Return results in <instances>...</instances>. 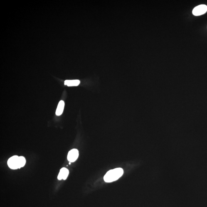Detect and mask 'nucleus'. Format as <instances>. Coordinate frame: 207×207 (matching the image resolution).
<instances>
[{
    "label": "nucleus",
    "mask_w": 207,
    "mask_h": 207,
    "mask_svg": "<svg viewBox=\"0 0 207 207\" xmlns=\"http://www.w3.org/2000/svg\"><path fill=\"white\" fill-rule=\"evenodd\" d=\"M124 173L122 168H116L107 171L104 176V181L107 183L112 182L117 180L122 176Z\"/></svg>",
    "instance_id": "nucleus-1"
},
{
    "label": "nucleus",
    "mask_w": 207,
    "mask_h": 207,
    "mask_svg": "<svg viewBox=\"0 0 207 207\" xmlns=\"http://www.w3.org/2000/svg\"><path fill=\"white\" fill-rule=\"evenodd\" d=\"M207 11V6L205 5H200L195 7L193 11L195 16H200L205 14Z\"/></svg>",
    "instance_id": "nucleus-2"
},
{
    "label": "nucleus",
    "mask_w": 207,
    "mask_h": 207,
    "mask_svg": "<svg viewBox=\"0 0 207 207\" xmlns=\"http://www.w3.org/2000/svg\"><path fill=\"white\" fill-rule=\"evenodd\" d=\"M19 156L17 155L12 156L7 161V164L9 167L13 170H16L18 168V160Z\"/></svg>",
    "instance_id": "nucleus-3"
},
{
    "label": "nucleus",
    "mask_w": 207,
    "mask_h": 207,
    "mask_svg": "<svg viewBox=\"0 0 207 207\" xmlns=\"http://www.w3.org/2000/svg\"><path fill=\"white\" fill-rule=\"evenodd\" d=\"M79 156V151L76 149H73L69 151L67 159L69 162H74L76 161Z\"/></svg>",
    "instance_id": "nucleus-4"
},
{
    "label": "nucleus",
    "mask_w": 207,
    "mask_h": 207,
    "mask_svg": "<svg viewBox=\"0 0 207 207\" xmlns=\"http://www.w3.org/2000/svg\"><path fill=\"white\" fill-rule=\"evenodd\" d=\"M69 171L68 169L65 168H62L60 170V172L58 176V180H65L67 179L68 176Z\"/></svg>",
    "instance_id": "nucleus-5"
},
{
    "label": "nucleus",
    "mask_w": 207,
    "mask_h": 207,
    "mask_svg": "<svg viewBox=\"0 0 207 207\" xmlns=\"http://www.w3.org/2000/svg\"><path fill=\"white\" fill-rule=\"evenodd\" d=\"M65 107V102L63 101H60L58 104L57 106L56 114L57 116H60L62 115L64 109Z\"/></svg>",
    "instance_id": "nucleus-6"
},
{
    "label": "nucleus",
    "mask_w": 207,
    "mask_h": 207,
    "mask_svg": "<svg viewBox=\"0 0 207 207\" xmlns=\"http://www.w3.org/2000/svg\"><path fill=\"white\" fill-rule=\"evenodd\" d=\"M80 82V81L79 80H67L65 81V85L68 86H78Z\"/></svg>",
    "instance_id": "nucleus-7"
},
{
    "label": "nucleus",
    "mask_w": 207,
    "mask_h": 207,
    "mask_svg": "<svg viewBox=\"0 0 207 207\" xmlns=\"http://www.w3.org/2000/svg\"><path fill=\"white\" fill-rule=\"evenodd\" d=\"M26 164V159L23 156H19L18 160V169H20L21 168L23 167Z\"/></svg>",
    "instance_id": "nucleus-8"
},
{
    "label": "nucleus",
    "mask_w": 207,
    "mask_h": 207,
    "mask_svg": "<svg viewBox=\"0 0 207 207\" xmlns=\"http://www.w3.org/2000/svg\"><path fill=\"white\" fill-rule=\"evenodd\" d=\"M71 162H70V163H69V164L70 165L71 164Z\"/></svg>",
    "instance_id": "nucleus-9"
}]
</instances>
